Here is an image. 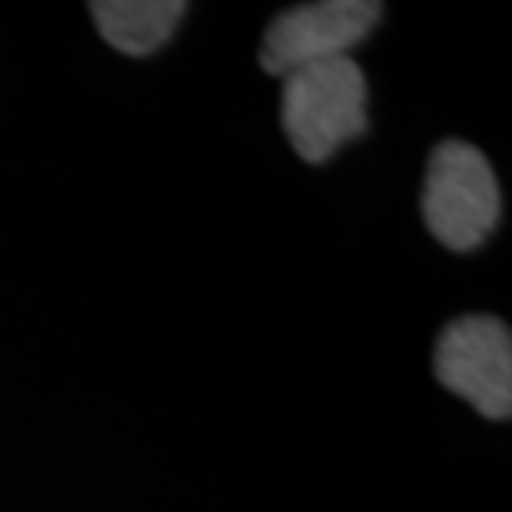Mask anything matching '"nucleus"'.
<instances>
[{
	"label": "nucleus",
	"mask_w": 512,
	"mask_h": 512,
	"mask_svg": "<svg viewBox=\"0 0 512 512\" xmlns=\"http://www.w3.org/2000/svg\"><path fill=\"white\" fill-rule=\"evenodd\" d=\"M423 217L449 250H476L499 223V183L483 150L463 140L439 143L426 167Z\"/></svg>",
	"instance_id": "nucleus-2"
},
{
	"label": "nucleus",
	"mask_w": 512,
	"mask_h": 512,
	"mask_svg": "<svg viewBox=\"0 0 512 512\" xmlns=\"http://www.w3.org/2000/svg\"><path fill=\"white\" fill-rule=\"evenodd\" d=\"M380 17L383 4L376 0H316L283 10L266 27L260 64L270 74L286 77L296 67L350 57V50L380 24Z\"/></svg>",
	"instance_id": "nucleus-4"
},
{
	"label": "nucleus",
	"mask_w": 512,
	"mask_h": 512,
	"mask_svg": "<svg viewBox=\"0 0 512 512\" xmlns=\"http://www.w3.org/2000/svg\"><path fill=\"white\" fill-rule=\"evenodd\" d=\"M283 130L306 163L330 160L366 130V77L353 57L296 67L283 77Z\"/></svg>",
	"instance_id": "nucleus-1"
},
{
	"label": "nucleus",
	"mask_w": 512,
	"mask_h": 512,
	"mask_svg": "<svg viewBox=\"0 0 512 512\" xmlns=\"http://www.w3.org/2000/svg\"><path fill=\"white\" fill-rule=\"evenodd\" d=\"M97 30L120 54L143 57L170 40L187 4L180 0H97L90 4Z\"/></svg>",
	"instance_id": "nucleus-5"
},
{
	"label": "nucleus",
	"mask_w": 512,
	"mask_h": 512,
	"mask_svg": "<svg viewBox=\"0 0 512 512\" xmlns=\"http://www.w3.org/2000/svg\"><path fill=\"white\" fill-rule=\"evenodd\" d=\"M436 376L486 419H509L512 336L499 316H459L439 333Z\"/></svg>",
	"instance_id": "nucleus-3"
}]
</instances>
